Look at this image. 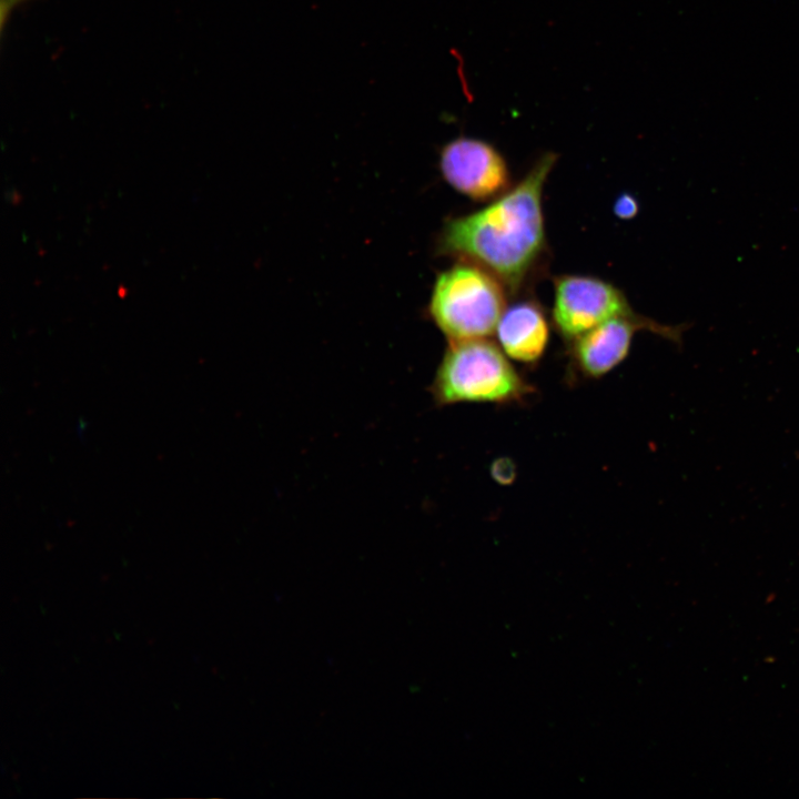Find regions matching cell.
I'll return each instance as SVG.
<instances>
[{
  "label": "cell",
  "instance_id": "8992f818",
  "mask_svg": "<svg viewBox=\"0 0 799 799\" xmlns=\"http://www.w3.org/2000/svg\"><path fill=\"white\" fill-rule=\"evenodd\" d=\"M439 169L456 191L475 201H489L510 188V173L502 153L489 142L458 136L441 150Z\"/></svg>",
  "mask_w": 799,
  "mask_h": 799
},
{
  "label": "cell",
  "instance_id": "6da1fadb",
  "mask_svg": "<svg viewBox=\"0 0 799 799\" xmlns=\"http://www.w3.org/2000/svg\"><path fill=\"white\" fill-rule=\"evenodd\" d=\"M556 161L557 154H543L488 205L447 221L438 239L441 252L483 266L510 293L520 290L545 251L543 191Z\"/></svg>",
  "mask_w": 799,
  "mask_h": 799
},
{
  "label": "cell",
  "instance_id": "277c9868",
  "mask_svg": "<svg viewBox=\"0 0 799 799\" xmlns=\"http://www.w3.org/2000/svg\"><path fill=\"white\" fill-rule=\"evenodd\" d=\"M635 313L624 292L603 279L576 274L554 279L553 324L568 343L611 318Z\"/></svg>",
  "mask_w": 799,
  "mask_h": 799
},
{
  "label": "cell",
  "instance_id": "9c48e42d",
  "mask_svg": "<svg viewBox=\"0 0 799 799\" xmlns=\"http://www.w3.org/2000/svg\"><path fill=\"white\" fill-rule=\"evenodd\" d=\"M23 0H2V20L6 16V12H9L16 4L20 3Z\"/></svg>",
  "mask_w": 799,
  "mask_h": 799
},
{
  "label": "cell",
  "instance_id": "3957f363",
  "mask_svg": "<svg viewBox=\"0 0 799 799\" xmlns=\"http://www.w3.org/2000/svg\"><path fill=\"white\" fill-rule=\"evenodd\" d=\"M505 291L493 273L461 260L437 276L429 314L449 342L486 338L506 309Z\"/></svg>",
  "mask_w": 799,
  "mask_h": 799
},
{
  "label": "cell",
  "instance_id": "5b68a950",
  "mask_svg": "<svg viewBox=\"0 0 799 799\" xmlns=\"http://www.w3.org/2000/svg\"><path fill=\"white\" fill-rule=\"evenodd\" d=\"M648 331L681 344L686 324L665 325L638 313L611 318L572 341V372L586 380L600 378L628 356L637 332Z\"/></svg>",
  "mask_w": 799,
  "mask_h": 799
},
{
  "label": "cell",
  "instance_id": "52a82bcc",
  "mask_svg": "<svg viewBox=\"0 0 799 799\" xmlns=\"http://www.w3.org/2000/svg\"><path fill=\"white\" fill-rule=\"evenodd\" d=\"M549 322L542 306L533 300L506 307L497 323V344L513 361L537 364L549 343Z\"/></svg>",
  "mask_w": 799,
  "mask_h": 799
},
{
  "label": "cell",
  "instance_id": "7a4b0ae2",
  "mask_svg": "<svg viewBox=\"0 0 799 799\" xmlns=\"http://www.w3.org/2000/svg\"><path fill=\"white\" fill-rule=\"evenodd\" d=\"M429 392L437 406L459 403H523L533 386L498 344L486 338L449 342Z\"/></svg>",
  "mask_w": 799,
  "mask_h": 799
},
{
  "label": "cell",
  "instance_id": "ba28073f",
  "mask_svg": "<svg viewBox=\"0 0 799 799\" xmlns=\"http://www.w3.org/2000/svg\"><path fill=\"white\" fill-rule=\"evenodd\" d=\"M639 210L637 200L631 194H621L614 204V213L623 220L633 219Z\"/></svg>",
  "mask_w": 799,
  "mask_h": 799
}]
</instances>
